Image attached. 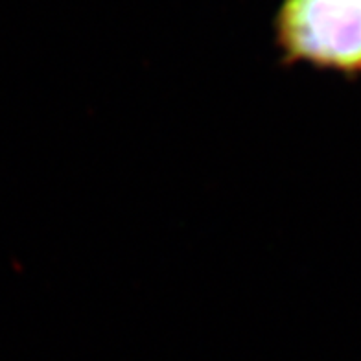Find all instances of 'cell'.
<instances>
[{"mask_svg":"<svg viewBox=\"0 0 361 361\" xmlns=\"http://www.w3.org/2000/svg\"><path fill=\"white\" fill-rule=\"evenodd\" d=\"M273 44L284 68L361 76V0H281Z\"/></svg>","mask_w":361,"mask_h":361,"instance_id":"obj_1","label":"cell"}]
</instances>
